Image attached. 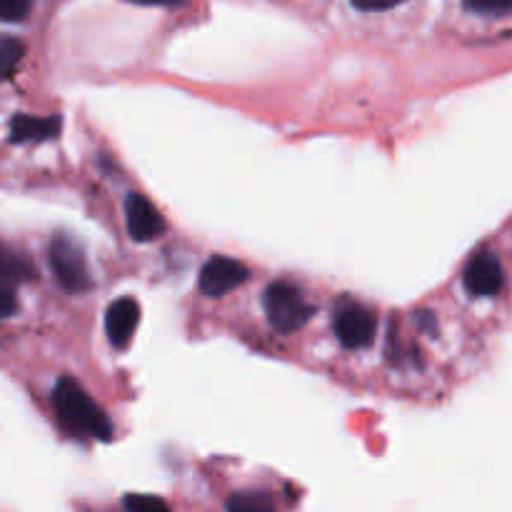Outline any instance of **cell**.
Instances as JSON below:
<instances>
[{"instance_id":"8fae6325","label":"cell","mask_w":512,"mask_h":512,"mask_svg":"<svg viewBox=\"0 0 512 512\" xmlns=\"http://www.w3.org/2000/svg\"><path fill=\"white\" fill-rule=\"evenodd\" d=\"M23 55H25L23 40L13 38V35H0V83L13 78V73L18 70Z\"/></svg>"},{"instance_id":"7a4b0ae2","label":"cell","mask_w":512,"mask_h":512,"mask_svg":"<svg viewBox=\"0 0 512 512\" xmlns=\"http://www.w3.org/2000/svg\"><path fill=\"white\" fill-rule=\"evenodd\" d=\"M48 260L55 280H58V285L65 293H85V290L93 285L83 248H80L78 240L70 238V235L58 233L50 240Z\"/></svg>"},{"instance_id":"4fadbf2b","label":"cell","mask_w":512,"mask_h":512,"mask_svg":"<svg viewBox=\"0 0 512 512\" xmlns=\"http://www.w3.org/2000/svg\"><path fill=\"white\" fill-rule=\"evenodd\" d=\"M125 512H170L168 503L158 495H125Z\"/></svg>"},{"instance_id":"ba28073f","label":"cell","mask_w":512,"mask_h":512,"mask_svg":"<svg viewBox=\"0 0 512 512\" xmlns=\"http://www.w3.org/2000/svg\"><path fill=\"white\" fill-rule=\"evenodd\" d=\"M140 308L133 298H120L115 300L105 315V333H108L110 343L115 348H125L133 338L135 328H138Z\"/></svg>"},{"instance_id":"8992f818","label":"cell","mask_w":512,"mask_h":512,"mask_svg":"<svg viewBox=\"0 0 512 512\" xmlns=\"http://www.w3.org/2000/svg\"><path fill=\"white\" fill-rule=\"evenodd\" d=\"M248 275V268L243 263L225 258V255H215L200 270V290L210 298H220V295H228L230 290L240 288Z\"/></svg>"},{"instance_id":"9c48e42d","label":"cell","mask_w":512,"mask_h":512,"mask_svg":"<svg viewBox=\"0 0 512 512\" xmlns=\"http://www.w3.org/2000/svg\"><path fill=\"white\" fill-rule=\"evenodd\" d=\"M60 133V118L50 115V118H38V115L18 113L10 120V143H43V140H53Z\"/></svg>"},{"instance_id":"277c9868","label":"cell","mask_w":512,"mask_h":512,"mask_svg":"<svg viewBox=\"0 0 512 512\" xmlns=\"http://www.w3.org/2000/svg\"><path fill=\"white\" fill-rule=\"evenodd\" d=\"M333 325L340 345L348 350L368 348L375 340V330H378L375 315L368 308H363V305L353 303H345L335 310Z\"/></svg>"},{"instance_id":"30bf717a","label":"cell","mask_w":512,"mask_h":512,"mask_svg":"<svg viewBox=\"0 0 512 512\" xmlns=\"http://www.w3.org/2000/svg\"><path fill=\"white\" fill-rule=\"evenodd\" d=\"M35 278V265L20 250L10 248V245L0 243V283H28Z\"/></svg>"},{"instance_id":"5bb4252c","label":"cell","mask_w":512,"mask_h":512,"mask_svg":"<svg viewBox=\"0 0 512 512\" xmlns=\"http://www.w3.org/2000/svg\"><path fill=\"white\" fill-rule=\"evenodd\" d=\"M33 10V5L25 0H0V23H20Z\"/></svg>"},{"instance_id":"3957f363","label":"cell","mask_w":512,"mask_h":512,"mask_svg":"<svg viewBox=\"0 0 512 512\" xmlns=\"http://www.w3.org/2000/svg\"><path fill=\"white\" fill-rule=\"evenodd\" d=\"M263 310L270 325L280 333H295L313 318L315 308L298 288L288 283H273L263 293Z\"/></svg>"},{"instance_id":"2e32d148","label":"cell","mask_w":512,"mask_h":512,"mask_svg":"<svg viewBox=\"0 0 512 512\" xmlns=\"http://www.w3.org/2000/svg\"><path fill=\"white\" fill-rule=\"evenodd\" d=\"M473 13H512V3H465Z\"/></svg>"},{"instance_id":"6da1fadb","label":"cell","mask_w":512,"mask_h":512,"mask_svg":"<svg viewBox=\"0 0 512 512\" xmlns=\"http://www.w3.org/2000/svg\"><path fill=\"white\" fill-rule=\"evenodd\" d=\"M53 410L58 415L60 425L75 438L110 440L113 438V425L100 405L93 403L88 393L80 388L75 380L63 378L53 388Z\"/></svg>"},{"instance_id":"9a60e30c","label":"cell","mask_w":512,"mask_h":512,"mask_svg":"<svg viewBox=\"0 0 512 512\" xmlns=\"http://www.w3.org/2000/svg\"><path fill=\"white\" fill-rule=\"evenodd\" d=\"M18 313V298H15L13 288L0 283V320H8Z\"/></svg>"},{"instance_id":"52a82bcc","label":"cell","mask_w":512,"mask_h":512,"mask_svg":"<svg viewBox=\"0 0 512 512\" xmlns=\"http://www.w3.org/2000/svg\"><path fill=\"white\" fill-rule=\"evenodd\" d=\"M125 218H128V233L138 243H150V240L160 238L165 233L163 215L155 210V205L145 195H128V200H125Z\"/></svg>"},{"instance_id":"7c38bea8","label":"cell","mask_w":512,"mask_h":512,"mask_svg":"<svg viewBox=\"0 0 512 512\" xmlns=\"http://www.w3.org/2000/svg\"><path fill=\"white\" fill-rule=\"evenodd\" d=\"M228 512H275L273 503L265 495L258 493H240L233 495L228 503Z\"/></svg>"},{"instance_id":"5b68a950","label":"cell","mask_w":512,"mask_h":512,"mask_svg":"<svg viewBox=\"0 0 512 512\" xmlns=\"http://www.w3.org/2000/svg\"><path fill=\"white\" fill-rule=\"evenodd\" d=\"M463 283L468 288L470 295H478V298H490V295H498L503 290L505 273L500 258L490 250H480L470 258L468 268L463 273Z\"/></svg>"}]
</instances>
